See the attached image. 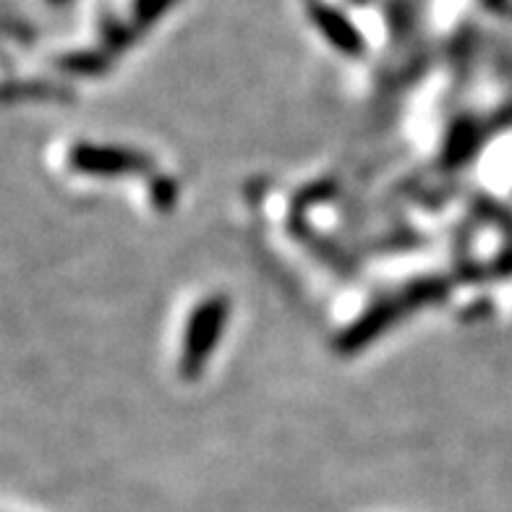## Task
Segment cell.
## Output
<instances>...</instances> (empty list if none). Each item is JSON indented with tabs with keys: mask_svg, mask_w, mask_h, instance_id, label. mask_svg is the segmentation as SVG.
<instances>
[{
	"mask_svg": "<svg viewBox=\"0 0 512 512\" xmlns=\"http://www.w3.org/2000/svg\"><path fill=\"white\" fill-rule=\"evenodd\" d=\"M228 317L230 301L223 293L204 298L202 304L196 306L189 324H186V335H183L181 345V361H178V371H181L183 379H191V382L199 379V374H202L207 361L215 353L220 337H223Z\"/></svg>",
	"mask_w": 512,
	"mask_h": 512,
	"instance_id": "obj_1",
	"label": "cell"
},
{
	"mask_svg": "<svg viewBox=\"0 0 512 512\" xmlns=\"http://www.w3.org/2000/svg\"><path fill=\"white\" fill-rule=\"evenodd\" d=\"M71 168L84 176L118 178L142 176L152 170V160L142 152L128 147H97V144H79L71 149Z\"/></svg>",
	"mask_w": 512,
	"mask_h": 512,
	"instance_id": "obj_2",
	"label": "cell"
},
{
	"mask_svg": "<svg viewBox=\"0 0 512 512\" xmlns=\"http://www.w3.org/2000/svg\"><path fill=\"white\" fill-rule=\"evenodd\" d=\"M309 3L311 21L317 24L322 37L330 42L332 48L340 50L343 55H361L364 53V37L353 27L351 21L345 19L337 8L327 6L322 0H306Z\"/></svg>",
	"mask_w": 512,
	"mask_h": 512,
	"instance_id": "obj_3",
	"label": "cell"
},
{
	"mask_svg": "<svg viewBox=\"0 0 512 512\" xmlns=\"http://www.w3.org/2000/svg\"><path fill=\"white\" fill-rule=\"evenodd\" d=\"M398 314H400L398 301H395V304H382L377 306V309H371L369 314H364V317L358 319L353 327H348V330L343 332V337L337 340L340 351L351 353V351H358V348H364V345H369L374 337L382 335L384 327H390V324L395 322Z\"/></svg>",
	"mask_w": 512,
	"mask_h": 512,
	"instance_id": "obj_4",
	"label": "cell"
},
{
	"mask_svg": "<svg viewBox=\"0 0 512 512\" xmlns=\"http://www.w3.org/2000/svg\"><path fill=\"white\" fill-rule=\"evenodd\" d=\"M48 3H53V6H66V3H71V0H48Z\"/></svg>",
	"mask_w": 512,
	"mask_h": 512,
	"instance_id": "obj_7",
	"label": "cell"
},
{
	"mask_svg": "<svg viewBox=\"0 0 512 512\" xmlns=\"http://www.w3.org/2000/svg\"><path fill=\"white\" fill-rule=\"evenodd\" d=\"M476 142H479V139H476V128L463 126L458 134L450 139V155L455 157V160H463V157L471 155V149L476 147Z\"/></svg>",
	"mask_w": 512,
	"mask_h": 512,
	"instance_id": "obj_6",
	"label": "cell"
},
{
	"mask_svg": "<svg viewBox=\"0 0 512 512\" xmlns=\"http://www.w3.org/2000/svg\"><path fill=\"white\" fill-rule=\"evenodd\" d=\"M176 0H136L134 3V19L139 27H152L165 11L173 8Z\"/></svg>",
	"mask_w": 512,
	"mask_h": 512,
	"instance_id": "obj_5",
	"label": "cell"
}]
</instances>
